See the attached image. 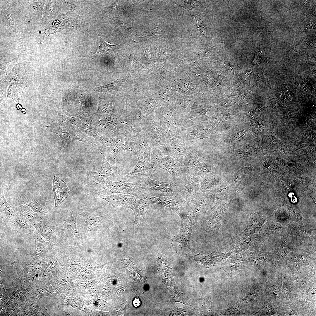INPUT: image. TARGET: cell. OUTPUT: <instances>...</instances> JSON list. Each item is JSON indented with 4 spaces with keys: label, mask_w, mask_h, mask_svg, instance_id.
Returning <instances> with one entry per match:
<instances>
[{
    "label": "cell",
    "mask_w": 316,
    "mask_h": 316,
    "mask_svg": "<svg viewBox=\"0 0 316 316\" xmlns=\"http://www.w3.org/2000/svg\"><path fill=\"white\" fill-rule=\"evenodd\" d=\"M107 141V154L113 161L122 152L132 151L134 140L132 132L128 126L118 129L105 135Z\"/></svg>",
    "instance_id": "1"
},
{
    "label": "cell",
    "mask_w": 316,
    "mask_h": 316,
    "mask_svg": "<svg viewBox=\"0 0 316 316\" xmlns=\"http://www.w3.org/2000/svg\"><path fill=\"white\" fill-rule=\"evenodd\" d=\"M99 189V192L102 195L122 194L143 197L147 195L138 181L131 183L114 182L106 178L100 183Z\"/></svg>",
    "instance_id": "2"
},
{
    "label": "cell",
    "mask_w": 316,
    "mask_h": 316,
    "mask_svg": "<svg viewBox=\"0 0 316 316\" xmlns=\"http://www.w3.org/2000/svg\"><path fill=\"white\" fill-rule=\"evenodd\" d=\"M197 172L193 169H184L182 176L176 184L178 195L183 197L194 198L199 190Z\"/></svg>",
    "instance_id": "3"
},
{
    "label": "cell",
    "mask_w": 316,
    "mask_h": 316,
    "mask_svg": "<svg viewBox=\"0 0 316 316\" xmlns=\"http://www.w3.org/2000/svg\"><path fill=\"white\" fill-rule=\"evenodd\" d=\"M138 181L147 195L160 197L178 195L174 182L156 181L150 177L143 178Z\"/></svg>",
    "instance_id": "4"
},
{
    "label": "cell",
    "mask_w": 316,
    "mask_h": 316,
    "mask_svg": "<svg viewBox=\"0 0 316 316\" xmlns=\"http://www.w3.org/2000/svg\"><path fill=\"white\" fill-rule=\"evenodd\" d=\"M130 128L134 139L132 151L136 155L138 159L150 162V148L142 130L140 126Z\"/></svg>",
    "instance_id": "5"
},
{
    "label": "cell",
    "mask_w": 316,
    "mask_h": 316,
    "mask_svg": "<svg viewBox=\"0 0 316 316\" xmlns=\"http://www.w3.org/2000/svg\"><path fill=\"white\" fill-rule=\"evenodd\" d=\"M156 260L158 269L161 270H159L161 272L162 277L163 278V279L166 278V279L163 280L164 282H166V284L170 291L171 289L170 283H171L173 290L172 294L173 298H175L176 300H176L182 301L183 303H186V302L184 301L183 297V296L181 293L179 292L174 282L171 268L169 269L168 273H167V269L169 266L166 257L162 254H158L157 255Z\"/></svg>",
    "instance_id": "6"
},
{
    "label": "cell",
    "mask_w": 316,
    "mask_h": 316,
    "mask_svg": "<svg viewBox=\"0 0 316 316\" xmlns=\"http://www.w3.org/2000/svg\"><path fill=\"white\" fill-rule=\"evenodd\" d=\"M156 169L150 162L138 159L135 167L120 181L131 183L138 181L143 178L150 177Z\"/></svg>",
    "instance_id": "7"
},
{
    "label": "cell",
    "mask_w": 316,
    "mask_h": 316,
    "mask_svg": "<svg viewBox=\"0 0 316 316\" xmlns=\"http://www.w3.org/2000/svg\"><path fill=\"white\" fill-rule=\"evenodd\" d=\"M191 226L190 223L183 224L179 233L173 239L172 244L177 253L190 251L191 249Z\"/></svg>",
    "instance_id": "8"
},
{
    "label": "cell",
    "mask_w": 316,
    "mask_h": 316,
    "mask_svg": "<svg viewBox=\"0 0 316 316\" xmlns=\"http://www.w3.org/2000/svg\"><path fill=\"white\" fill-rule=\"evenodd\" d=\"M101 197L109 202L114 207H121L133 210L136 203L135 196L129 194H114L107 196H101Z\"/></svg>",
    "instance_id": "9"
},
{
    "label": "cell",
    "mask_w": 316,
    "mask_h": 316,
    "mask_svg": "<svg viewBox=\"0 0 316 316\" xmlns=\"http://www.w3.org/2000/svg\"><path fill=\"white\" fill-rule=\"evenodd\" d=\"M102 163L100 169L96 172L91 173L93 176L94 181L97 184L100 183L105 178L112 177L116 174L121 175L123 171L117 166L112 165L107 161L104 154L102 153Z\"/></svg>",
    "instance_id": "10"
},
{
    "label": "cell",
    "mask_w": 316,
    "mask_h": 316,
    "mask_svg": "<svg viewBox=\"0 0 316 316\" xmlns=\"http://www.w3.org/2000/svg\"><path fill=\"white\" fill-rule=\"evenodd\" d=\"M52 186L55 206L58 207L66 200L70 190L66 182L55 175L54 176Z\"/></svg>",
    "instance_id": "11"
},
{
    "label": "cell",
    "mask_w": 316,
    "mask_h": 316,
    "mask_svg": "<svg viewBox=\"0 0 316 316\" xmlns=\"http://www.w3.org/2000/svg\"><path fill=\"white\" fill-rule=\"evenodd\" d=\"M231 253H222L214 251L209 255L205 256L199 253L194 256V259L197 262L203 265L205 267L209 268L212 265H215L221 263L231 254Z\"/></svg>",
    "instance_id": "12"
},
{
    "label": "cell",
    "mask_w": 316,
    "mask_h": 316,
    "mask_svg": "<svg viewBox=\"0 0 316 316\" xmlns=\"http://www.w3.org/2000/svg\"><path fill=\"white\" fill-rule=\"evenodd\" d=\"M8 225L11 228L21 233L28 234L31 235L36 231L28 220L17 215Z\"/></svg>",
    "instance_id": "13"
},
{
    "label": "cell",
    "mask_w": 316,
    "mask_h": 316,
    "mask_svg": "<svg viewBox=\"0 0 316 316\" xmlns=\"http://www.w3.org/2000/svg\"><path fill=\"white\" fill-rule=\"evenodd\" d=\"M16 215L23 217L28 220L32 225L44 219L38 214L31 210L26 205L19 204L11 206Z\"/></svg>",
    "instance_id": "14"
},
{
    "label": "cell",
    "mask_w": 316,
    "mask_h": 316,
    "mask_svg": "<svg viewBox=\"0 0 316 316\" xmlns=\"http://www.w3.org/2000/svg\"><path fill=\"white\" fill-rule=\"evenodd\" d=\"M261 231L252 234L238 243L236 245L241 248H258L267 236L266 232Z\"/></svg>",
    "instance_id": "15"
},
{
    "label": "cell",
    "mask_w": 316,
    "mask_h": 316,
    "mask_svg": "<svg viewBox=\"0 0 316 316\" xmlns=\"http://www.w3.org/2000/svg\"><path fill=\"white\" fill-rule=\"evenodd\" d=\"M0 213L1 218L6 225L8 224L16 216L6 201L3 191L0 195Z\"/></svg>",
    "instance_id": "16"
},
{
    "label": "cell",
    "mask_w": 316,
    "mask_h": 316,
    "mask_svg": "<svg viewBox=\"0 0 316 316\" xmlns=\"http://www.w3.org/2000/svg\"><path fill=\"white\" fill-rule=\"evenodd\" d=\"M149 206V202L146 200L141 199L136 202L133 210L135 216V223L136 225H140L141 220L145 217Z\"/></svg>",
    "instance_id": "17"
},
{
    "label": "cell",
    "mask_w": 316,
    "mask_h": 316,
    "mask_svg": "<svg viewBox=\"0 0 316 316\" xmlns=\"http://www.w3.org/2000/svg\"><path fill=\"white\" fill-rule=\"evenodd\" d=\"M20 203L29 206L35 213L39 214L47 213L46 208L38 203L33 198L22 195L20 197Z\"/></svg>",
    "instance_id": "18"
},
{
    "label": "cell",
    "mask_w": 316,
    "mask_h": 316,
    "mask_svg": "<svg viewBox=\"0 0 316 316\" xmlns=\"http://www.w3.org/2000/svg\"><path fill=\"white\" fill-rule=\"evenodd\" d=\"M264 226L259 227H252L247 226V228L244 231L232 237L230 241L231 244L236 245L239 242L247 237L260 232Z\"/></svg>",
    "instance_id": "19"
},
{
    "label": "cell",
    "mask_w": 316,
    "mask_h": 316,
    "mask_svg": "<svg viewBox=\"0 0 316 316\" xmlns=\"http://www.w3.org/2000/svg\"><path fill=\"white\" fill-rule=\"evenodd\" d=\"M84 221L87 226L88 230H93L97 229L102 223V222L107 215L94 217L87 215L84 212L81 213Z\"/></svg>",
    "instance_id": "20"
},
{
    "label": "cell",
    "mask_w": 316,
    "mask_h": 316,
    "mask_svg": "<svg viewBox=\"0 0 316 316\" xmlns=\"http://www.w3.org/2000/svg\"><path fill=\"white\" fill-rule=\"evenodd\" d=\"M37 231L46 240L49 241L51 237V229L48 224L44 220L40 221L33 225Z\"/></svg>",
    "instance_id": "21"
},
{
    "label": "cell",
    "mask_w": 316,
    "mask_h": 316,
    "mask_svg": "<svg viewBox=\"0 0 316 316\" xmlns=\"http://www.w3.org/2000/svg\"><path fill=\"white\" fill-rule=\"evenodd\" d=\"M267 220L265 217L255 213H251L247 226L252 227H259L262 226Z\"/></svg>",
    "instance_id": "22"
},
{
    "label": "cell",
    "mask_w": 316,
    "mask_h": 316,
    "mask_svg": "<svg viewBox=\"0 0 316 316\" xmlns=\"http://www.w3.org/2000/svg\"><path fill=\"white\" fill-rule=\"evenodd\" d=\"M35 241V252L40 254L46 248L48 243L45 241L36 230L31 235Z\"/></svg>",
    "instance_id": "23"
},
{
    "label": "cell",
    "mask_w": 316,
    "mask_h": 316,
    "mask_svg": "<svg viewBox=\"0 0 316 316\" xmlns=\"http://www.w3.org/2000/svg\"><path fill=\"white\" fill-rule=\"evenodd\" d=\"M281 221L279 220H274L269 221L268 225L267 231H266L267 235L276 232L281 227Z\"/></svg>",
    "instance_id": "24"
},
{
    "label": "cell",
    "mask_w": 316,
    "mask_h": 316,
    "mask_svg": "<svg viewBox=\"0 0 316 316\" xmlns=\"http://www.w3.org/2000/svg\"><path fill=\"white\" fill-rule=\"evenodd\" d=\"M162 31V30L157 27H153L150 30H147L140 34L138 36L140 39H145L156 34H161Z\"/></svg>",
    "instance_id": "25"
},
{
    "label": "cell",
    "mask_w": 316,
    "mask_h": 316,
    "mask_svg": "<svg viewBox=\"0 0 316 316\" xmlns=\"http://www.w3.org/2000/svg\"><path fill=\"white\" fill-rule=\"evenodd\" d=\"M132 303L134 307L137 308L140 305L141 302L139 298L136 297L133 300Z\"/></svg>",
    "instance_id": "26"
},
{
    "label": "cell",
    "mask_w": 316,
    "mask_h": 316,
    "mask_svg": "<svg viewBox=\"0 0 316 316\" xmlns=\"http://www.w3.org/2000/svg\"><path fill=\"white\" fill-rule=\"evenodd\" d=\"M41 33V31H40V32H39V33Z\"/></svg>",
    "instance_id": "27"
}]
</instances>
